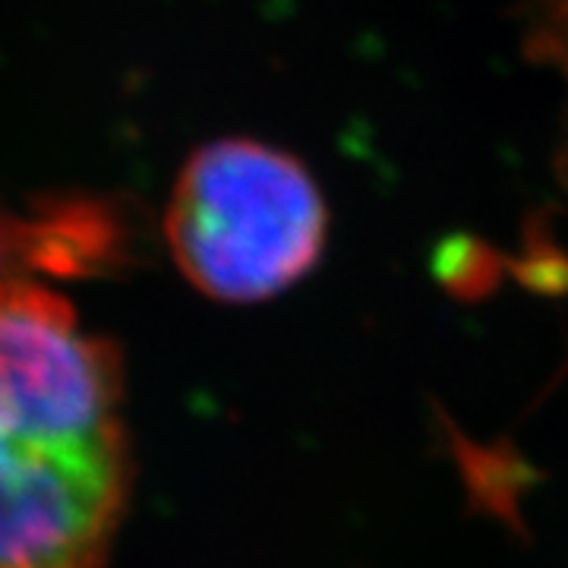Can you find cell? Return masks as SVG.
I'll use <instances>...</instances> for the list:
<instances>
[{"label": "cell", "instance_id": "2", "mask_svg": "<svg viewBox=\"0 0 568 568\" xmlns=\"http://www.w3.org/2000/svg\"><path fill=\"white\" fill-rule=\"evenodd\" d=\"M328 212L294 155L219 140L190 155L164 212L183 278L222 304H263L306 278L325 250Z\"/></svg>", "mask_w": 568, "mask_h": 568}, {"label": "cell", "instance_id": "3", "mask_svg": "<svg viewBox=\"0 0 568 568\" xmlns=\"http://www.w3.org/2000/svg\"><path fill=\"white\" fill-rule=\"evenodd\" d=\"M518 17L525 58L556 70L568 85V0H521ZM556 178L568 193V114L556 149Z\"/></svg>", "mask_w": 568, "mask_h": 568}, {"label": "cell", "instance_id": "1", "mask_svg": "<svg viewBox=\"0 0 568 568\" xmlns=\"http://www.w3.org/2000/svg\"><path fill=\"white\" fill-rule=\"evenodd\" d=\"M133 493L114 345L61 294L0 284V568H108Z\"/></svg>", "mask_w": 568, "mask_h": 568}, {"label": "cell", "instance_id": "4", "mask_svg": "<svg viewBox=\"0 0 568 568\" xmlns=\"http://www.w3.org/2000/svg\"><path fill=\"white\" fill-rule=\"evenodd\" d=\"M20 260V222L0 219V275L10 263Z\"/></svg>", "mask_w": 568, "mask_h": 568}]
</instances>
